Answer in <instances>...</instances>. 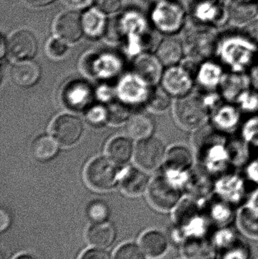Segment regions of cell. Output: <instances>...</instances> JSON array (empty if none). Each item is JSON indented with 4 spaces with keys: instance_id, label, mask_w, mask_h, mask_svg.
Instances as JSON below:
<instances>
[{
    "instance_id": "18",
    "label": "cell",
    "mask_w": 258,
    "mask_h": 259,
    "mask_svg": "<svg viewBox=\"0 0 258 259\" xmlns=\"http://www.w3.org/2000/svg\"><path fill=\"white\" fill-rule=\"evenodd\" d=\"M55 29L59 38L65 42H75L83 33L82 17L75 12H66L58 18Z\"/></svg>"
},
{
    "instance_id": "22",
    "label": "cell",
    "mask_w": 258,
    "mask_h": 259,
    "mask_svg": "<svg viewBox=\"0 0 258 259\" xmlns=\"http://www.w3.org/2000/svg\"><path fill=\"white\" fill-rule=\"evenodd\" d=\"M11 76L18 86L30 87L39 79L40 69L37 64L32 61H19L12 68Z\"/></svg>"
},
{
    "instance_id": "30",
    "label": "cell",
    "mask_w": 258,
    "mask_h": 259,
    "mask_svg": "<svg viewBox=\"0 0 258 259\" xmlns=\"http://www.w3.org/2000/svg\"><path fill=\"white\" fill-rule=\"evenodd\" d=\"M58 149L57 140L48 136H42L36 139L32 146L33 155L39 160L50 159L57 153Z\"/></svg>"
},
{
    "instance_id": "17",
    "label": "cell",
    "mask_w": 258,
    "mask_h": 259,
    "mask_svg": "<svg viewBox=\"0 0 258 259\" xmlns=\"http://www.w3.org/2000/svg\"><path fill=\"white\" fill-rule=\"evenodd\" d=\"M135 74L147 84L156 85L163 76V65L157 56L145 53L136 58L134 65Z\"/></svg>"
},
{
    "instance_id": "42",
    "label": "cell",
    "mask_w": 258,
    "mask_h": 259,
    "mask_svg": "<svg viewBox=\"0 0 258 259\" xmlns=\"http://www.w3.org/2000/svg\"><path fill=\"white\" fill-rule=\"evenodd\" d=\"M251 79V87L258 91V64L248 72Z\"/></svg>"
},
{
    "instance_id": "24",
    "label": "cell",
    "mask_w": 258,
    "mask_h": 259,
    "mask_svg": "<svg viewBox=\"0 0 258 259\" xmlns=\"http://www.w3.org/2000/svg\"><path fill=\"white\" fill-rule=\"evenodd\" d=\"M63 97L64 101L68 107L81 109L90 101L92 91L89 85L83 82L75 81L68 85Z\"/></svg>"
},
{
    "instance_id": "25",
    "label": "cell",
    "mask_w": 258,
    "mask_h": 259,
    "mask_svg": "<svg viewBox=\"0 0 258 259\" xmlns=\"http://www.w3.org/2000/svg\"><path fill=\"white\" fill-rule=\"evenodd\" d=\"M140 247L147 256L159 258L168 250V242L160 231H150L141 237Z\"/></svg>"
},
{
    "instance_id": "11",
    "label": "cell",
    "mask_w": 258,
    "mask_h": 259,
    "mask_svg": "<svg viewBox=\"0 0 258 259\" xmlns=\"http://www.w3.org/2000/svg\"><path fill=\"white\" fill-rule=\"evenodd\" d=\"M226 73L227 70L218 60L211 59L200 62L195 75V89L201 92H218Z\"/></svg>"
},
{
    "instance_id": "15",
    "label": "cell",
    "mask_w": 258,
    "mask_h": 259,
    "mask_svg": "<svg viewBox=\"0 0 258 259\" xmlns=\"http://www.w3.org/2000/svg\"><path fill=\"white\" fill-rule=\"evenodd\" d=\"M251 88L248 73H235L227 71L218 92L224 101L235 103L238 97Z\"/></svg>"
},
{
    "instance_id": "28",
    "label": "cell",
    "mask_w": 258,
    "mask_h": 259,
    "mask_svg": "<svg viewBox=\"0 0 258 259\" xmlns=\"http://www.w3.org/2000/svg\"><path fill=\"white\" fill-rule=\"evenodd\" d=\"M109 158L116 164H124L129 161L133 152V145L127 137L113 139L107 149Z\"/></svg>"
},
{
    "instance_id": "37",
    "label": "cell",
    "mask_w": 258,
    "mask_h": 259,
    "mask_svg": "<svg viewBox=\"0 0 258 259\" xmlns=\"http://www.w3.org/2000/svg\"><path fill=\"white\" fill-rule=\"evenodd\" d=\"M68 51V46L65 40L61 39H53L48 44V53L54 59H61Z\"/></svg>"
},
{
    "instance_id": "32",
    "label": "cell",
    "mask_w": 258,
    "mask_h": 259,
    "mask_svg": "<svg viewBox=\"0 0 258 259\" xmlns=\"http://www.w3.org/2000/svg\"><path fill=\"white\" fill-rule=\"evenodd\" d=\"M235 104L242 113L250 115H258V91L252 87L246 90L238 97Z\"/></svg>"
},
{
    "instance_id": "39",
    "label": "cell",
    "mask_w": 258,
    "mask_h": 259,
    "mask_svg": "<svg viewBox=\"0 0 258 259\" xmlns=\"http://www.w3.org/2000/svg\"><path fill=\"white\" fill-rule=\"evenodd\" d=\"M243 175L248 182L258 186V155L245 166Z\"/></svg>"
},
{
    "instance_id": "5",
    "label": "cell",
    "mask_w": 258,
    "mask_h": 259,
    "mask_svg": "<svg viewBox=\"0 0 258 259\" xmlns=\"http://www.w3.org/2000/svg\"><path fill=\"white\" fill-rule=\"evenodd\" d=\"M183 191L178 184L163 173L156 176L150 183L148 196L154 208L168 211L178 205Z\"/></svg>"
},
{
    "instance_id": "7",
    "label": "cell",
    "mask_w": 258,
    "mask_h": 259,
    "mask_svg": "<svg viewBox=\"0 0 258 259\" xmlns=\"http://www.w3.org/2000/svg\"><path fill=\"white\" fill-rule=\"evenodd\" d=\"M116 163L111 158L98 157L86 166L85 179L89 187L97 190L112 188L118 180V170Z\"/></svg>"
},
{
    "instance_id": "20",
    "label": "cell",
    "mask_w": 258,
    "mask_h": 259,
    "mask_svg": "<svg viewBox=\"0 0 258 259\" xmlns=\"http://www.w3.org/2000/svg\"><path fill=\"white\" fill-rule=\"evenodd\" d=\"M115 228L109 222L94 223L86 232V240L90 246L97 249L109 247L115 241Z\"/></svg>"
},
{
    "instance_id": "41",
    "label": "cell",
    "mask_w": 258,
    "mask_h": 259,
    "mask_svg": "<svg viewBox=\"0 0 258 259\" xmlns=\"http://www.w3.org/2000/svg\"><path fill=\"white\" fill-rule=\"evenodd\" d=\"M80 259H112L111 255L101 249H92L86 251Z\"/></svg>"
},
{
    "instance_id": "4",
    "label": "cell",
    "mask_w": 258,
    "mask_h": 259,
    "mask_svg": "<svg viewBox=\"0 0 258 259\" xmlns=\"http://www.w3.org/2000/svg\"><path fill=\"white\" fill-rule=\"evenodd\" d=\"M164 173L186 190L191 171L195 165L193 151L184 145H175L167 151Z\"/></svg>"
},
{
    "instance_id": "6",
    "label": "cell",
    "mask_w": 258,
    "mask_h": 259,
    "mask_svg": "<svg viewBox=\"0 0 258 259\" xmlns=\"http://www.w3.org/2000/svg\"><path fill=\"white\" fill-rule=\"evenodd\" d=\"M195 71L180 63L168 67L162 76V88L177 99L187 96L195 89Z\"/></svg>"
},
{
    "instance_id": "38",
    "label": "cell",
    "mask_w": 258,
    "mask_h": 259,
    "mask_svg": "<svg viewBox=\"0 0 258 259\" xmlns=\"http://www.w3.org/2000/svg\"><path fill=\"white\" fill-rule=\"evenodd\" d=\"M95 8L102 13L112 14L121 7V0H93Z\"/></svg>"
},
{
    "instance_id": "1",
    "label": "cell",
    "mask_w": 258,
    "mask_h": 259,
    "mask_svg": "<svg viewBox=\"0 0 258 259\" xmlns=\"http://www.w3.org/2000/svg\"><path fill=\"white\" fill-rule=\"evenodd\" d=\"M194 134L192 146L195 164L215 179L233 170L228 147L230 136L218 132L209 123Z\"/></svg>"
},
{
    "instance_id": "9",
    "label": "cell",
    "mask_w": 258,
    "mask_h": 259,
    "mask_svg": "<svg viewBox=\"0 0 258 259\" xmlns=\"http://www.w3.org/2000/svg\"><path fill=\"white\" fill-rule=\"evenodd\" d=\"M209 124L221 134L232 136L242 124V112L235 103L223 101L211 112Z\"/></svg>"
},
{
    "instance_id": "2",
    "label": "cell",
    "mask_w": 258,
    "mask_h": 259,
    "mask_svg": "<svg viewBox=\"0 0 258 259\" xmlns=\"http://www.w3.org/2000/svg\"><path fill=\"white\" fill-rule=\"evenodd\" d=\"M211 112L205 94L196 89L187 96L177 99L174 105L177 124L182 129L192 132L209 124Z\"/></svg>"
},
{
    "instance_id": "35",
    "label": "cell",
    "mask_w": 258,
    "mask_h": 259,
    "mask_svg": "<svg viewBox=\"0 0 258 259\" xmlns=\"http://www.w3.org/2000/svg\"><path fill=\"white\" fill-rule=\"evenodd\" d=\"M106 111L108 119L115 124L125 121L129 116V109L127 106L118 102L111 103Z\"/></svg>"
},
{
    "instance_id": "29",
    "label": "cell",
    "mask_w": 258,
    "mask_h": 259,
    "mask_svg": "<svg viewBox=\"0 0 258 259\" xmlns=\"http://www.w3.org/2000/svg\"><path fill=\"white\" fill-rule=\"evenodd\" d=\"M83 31L89 36L95 37L102 34L106 30V21L102 12L98 9H89L82 16Z\"/></svg>"
},
{
    "instance_id": "3",
    "label": "cell",
    "mask_w": 258,
    "mask_h": 259,
    "mask_svg": "<svg viewBox=\"0 0 258 259\" xmlns=\"http://www.w3.org/2000/svg\"><path fill=\"white\" fill-rule=\"evenodd\" d=\"M215 56L230 72L248 73L258 64L256 44L248 41H227L218 46Z\"/></svg>"
},
{
    "instance_id": "43",
    "label": "cell",
    "mask_w": 258,
    "mask_h": 259,
    "mask_svg": "<svg viewBox=\"0 0 258 259\" xmlns=\"http://www.w3.org/2000/svg\"><path fill=\"white\" fill-rule=\"evenodd\" d=\"M9 223H10V218H9V214L6 212L4 210L2 209L1 211V231H4L5 230L7 229L9 227Z\"/></svg>"
},
{
    "instance_id": "13",
    "label": "cell",
    "mask_w": 258,
    "mask_h": 259,
    "mask_svg": "<svg viewBox=\"0 0 258 259\" xmlns=\"http://www.w3.org/2000/svg\"><path fill=\"white\" fill-rule=\"evenodd\" d=\"M83 124L77 117L64 114L58 117L51 126V133L59 144L70 146L78 141L83 133Z\"/></svg>"
},
{
    "instance_id": "19",
    "label": "cell",
    "mask_w": 258,
    "mask_h": 259,
    "mask_svg": "<svg viewBox=\"0 0 258 259\" xmlns=\"http://www.w3.org/2000/svg\"><path fill=\"white\" fill-rule=\"evenodd\" d=\"M215 178L195 164L191 171L186 190L192 196H203L214 191Z\"/></svg>"
},
{
    "instance_id": "47",
    "label": "cell",
    "mask_w": 258,
    "mask_h": 259,
    "mask_svg": "<svg viewBox=\"0 0 258 259\" xmlns=\"http://www.w3.org/2000/svg\"><path fill=\"white\" fill-rule=\"evenodd\" d=\"M15 259H35V258L28 254H21V255H18Z\"/></svg>"
},
{
    "instance_id": "12",
    "label": "cell",
    "mask_w": 258,
    "mask_h": 259,
    "mask_svg": "<svg viewBox=\"0 0 258 259\" xmlns=\"http://www.w3.org/2000/svg\"><path fill=\"white\" fill-rule=\"evenodd\" d=\"M183 11L178 3L165 0L156 6L152 19L159 30L166 33L177 32L183 24Z\"/></svg>"
},
{
    "instance_id": "33",
    "label": "cell",
    "mask_w": 258,
    "mask_h": 259,
    "mask_svg": "<svg viewBox=\"0 0 258 259\" xmlns=\"http://www.w3.org/2000/svg\"><path fill=\"white\" fill-rule=\"evenodd\" d=\"M171 96L163 88H156L150 93L148 105L154 112L168 110L171 104Z\"/></svg>"
},
{
    "instance_id": "36",
    "label": "cell",
    "mask_w": 258,
    "mask_h": 259,
    "mask_svg": "<svg viewBox=\"0 0 258 259\" xmlns=\"http://www.w3.org/2000/svg\"><path fill=\"white\" fill-rule=\"evenodd\" d=\"M87 214L94 223L106 222L109 216V208L103 202H94L88 208Z\"/></svg>"
},
{
    "instance_id": "31",
    "label": "cell",
    "mask_w": 258,
    "mask_h": 259,
    "mask_svg": "<svg viewBox=\"0 0 258 259\" xmlns=\"http://www.w3.org/2000/svg\"><path fill=\"white\" fill-rule=\"evenodd\" d=\"M239 136L248 145L254 154L258 155V115H250L246 121L242 122Z\"/></svg>"
},
{
    "instance_id": "34",
    "label": "cell",
    "mask_w": 258,
    "mask_h": 259,
    "mask_svg": "<svg viewBox=\"0 0 258 259\" xmlns=\"http://www.w3.org/2000/svg\"><path fill=\"white\" fill-rule=\"evenodd\" d=\"M114 259H145L142 248L135 243H125L120 246L115 254Z\"/></svg>"
},
{
    "instance_id": "44",
    "label": "cell",
    "mask_w": 258,
    "mask_h": 259,
    "mask_svg": "<svg viewBox=\"0 0 258 259\" xmlns=\"http://www.w3.org/2000/svg\"><path fill=\"white\" fill-rule=\"evenodd\" d=\"M90 0H65L68 4L74 6V7H83L89 3Z\"/></svg>"
},
{
    "instance_id": "16",
    "label": "cell",
    "mask_w": 258,
    "mask_h": 259,
    "mask_svg": "<svg viewBox=\"0 0 258 259\" xmlns=\"http://www.w3.org/2000/svg\"><path fill=\"white\" fill-rule=\"evenodd\" d=\"M7 49L12 59L18 61L29 60L36 53L37 44L31 32L22 30L11 36Z\"/></svg>"
},
{
    "instance_id": "14",
    "label": "cell",
    "mask_w": 258,
    "mask_h": 259,
    "mask_svg": "<svg viewBox=\"0 0 258 259\" xmlns=\"http://www.w3.org/2000/svg\"><path fill=\"white\" fill-rule=\"evenodd\" d=\"M217 44L215 36L208 32L199 33L192 36L186 42L187 58L197 62L212 59L216 53Z\"/></svg>"
},
{
    "instance_id": "8",
    "label": "cell",
    "mask_w": 258,
    "mask_h": 259,
    "mask_svg": "<svg viewBox=\"0 0 258 259\" xmlns=\"http://www.w3.org/2000/svg\"><path fill=\"white\" fill-rule=\"evenodd\" d=\"M167 150L160 139H142L135 149V161L139 167L148 171L159 168L165 162Z\"/></svg>"
},
{
    "instance_id": "45",
    "label": "cell",
    "mask_w": 258,
    "mask_h": 259,
    "mask_svg": "<svg viewBox=\"0 0 258 259\" xmlns=\"http://www.w3.org/2000/svg\"><path fill=\"white\" fill-rule=\"evenodd\" d=\"M29 4L33 6H42L48 4L53 0H26Z\"/></svg>"
},
{
    "instance_id": "26",
    "label": "cell",
    "mask_w": 258,
    "mask_h": 259,
    "mask_svg": "<svg viewBox=\"0 0 258 259\" xmlns=\"http://www.w3.org/2000/svg\"><path fill=\"white\" fill-rule=\"evenodd\" d=\"M149 186V178L142 170L130 169L127 172L122 181L121 187L129 196H140L143 194Z\"/></svg>"
},
{
    "instance_id": "10",
    "label": "cell",
    "mask_w": 258,
    "mask_h": 259,
    "mask_svg": "<svg viewBox=\"0 0 258 259\" xmlns=\"http://www.w3.org/2000/svg\"><path fill=\"white\" fill-rule=\"evenodd\" d=\"M248 183L243 173L231 170L215 179L214 192L218 197L230 203H236L246 194Z\"/></svg>"
},
{
    "instance_id": "21",
    "label": "cell",
    "mask_w": 258,
    "mask_h": 259,
    "mask_svg": "<svg viewBox=\"0 0 258 259\" xmlns=\"http://www.w3.org/2000/svg\"><path fill=\"white\" fill-rule=\"evenodd\" d=\"M183 55V44L174 38H167L158 46L156 56L165 66H174L181 63Z\"/></svg>"
},
{
    "instance_id": "40",
    "label": "cell",
    "mask_w": 258,
    "mask_h": 259,
    "mask_svg": "<svg viewBox=\"0 0 258 259\" xmlns=\"http://www.w3.org/2000/svg\"><path fill=\"white\" fill-rule=\"evenodd\" d=\"M87 118L90 123L98 124L107 119V111L100 106L92 108L87 114Z\"/></svg>"
},
{
    "instance_id": "46",
    "label": "cell",
    "mask_w": 258,
    "mask_h": 259,
    "mask_svg": "<svg viewBox=\"0 0 258 259\" xmlns=\"http://www.w3.org/2000/svg\"><path fill=\"white\" fill-rule=\"evenodd\" d=\"M6 48H7V45L4 41V38L2 36L1 38V57L4 56L5 52L6 51Z\"/></svg>"
},
{
    "instance_id": "23",
    "label": "cell",
    "mask_w": 258,
    "mask_h": 259,
    "mask_svg": "<svg viewBox=\"0 0 258 259\" xmlns=\"http://www.w3.org/2000/svg\"><path fill=\"white\" fill-rule=\"evenodd\" d=\"M138 77H127L123 80L120 86L119 92L122 98L127 102L137 103L146 99L148 101L150 93L148 87Z\"/></svg>"
},
{
    "instance_id": "27",
    "label": "cell",
    "mask_w": 258,
    "mask_h": 259,
    "mask_svg": "<svg viewBox=\"0 0 258 259\" xmlns=\"http://www.w3.org/2000/svg\"><path fill=\"white\" fill-rule=\"evenodd\" d=\"M154 131V122L149 115L138 113L132 116L127 123V131L135 139L148 138Z\"/></svg>"
}]
</instances>
